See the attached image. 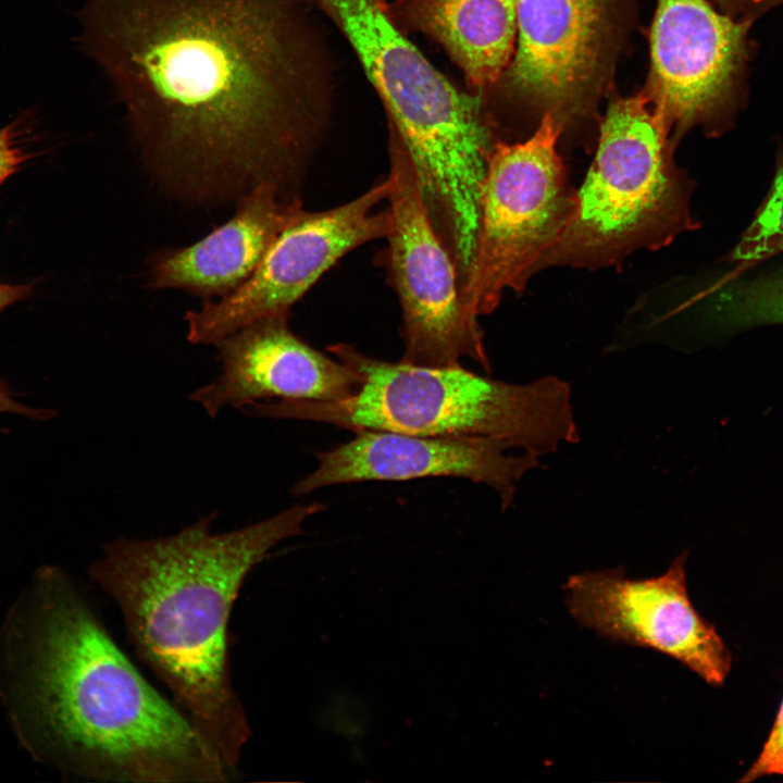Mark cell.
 <instances>
[{"instance_id": "9", "label": "cell", "mask_w": 783, "mask_h": 783, "mask_svg": "<svg viewBox=\"0 0 783 783\" xmlns=\"http://www.w3.org/2000/svg\"><path fill=\"white\" fill-rule=\"evenodd\" d=\"M388 177L387 264L402 313L400 361L453 368L469 358L489 374L478 318L463 303L453 261L432 225L411 161L393 135Z\"/></svg>"}, {"instance_id": "10", "label": "cell", "mask_w": 783, "mask_h": 783, "mask_svg": "<svg viewBox=\"0 0 783 783\" xmlns=\"http://www.w3.org/2000/svg\"><path fill=\"white\" fill-rule=\"evenodd\" d=\"M385 177L341 206L290 214L252 275L217 302L185 314L187 339L216 345L241 327L266 316L289 314L291 306L340 258L390 231L387 210L375 211L387 199Z\"/></svg>"}, {"instance_id": "22", "label": "cell", "mask_w": 783, "mask_h": 783, "mask_svg": "<svg viewBox=\"0 0 783 783\" xmlns=\"http://www.w3.org/2000/svg\"><path fill=\"white\" fill-rule=\"evenodd\" d=\"M723 12L736 16L748 17L756 21L759 17L758 0H713Z\"/></svg>"}, {"instance_id": "13", "label": "cell", "mask_w": 783, "mask_h": 783, "mask_svg": "<svg viewBox=\"0 0 783 783\" xmlns=\"http://www.w3.org/2000/svg\"><path fill=\"white\" fill-rule=\"evenodd\" d=\"M331 450L316 453L314 471L291 488L306 496L319 488L364 481L459 477L482 483L499 496L501 510L512 506L517 483L540 465L538 457L512 455L513 447L488 437L427 436L363 430Z\"/></svg>"}, {"instance_id": "1", "label": "cell", "mask_w": 783, "mask_h": 783, "mask_svg": "<svg viewBox=\"0 0 783 783\" xmlns=\"http://www.w3.org/2000/svg\"><path fill=\"white\" fill-rule=\"evenodd\" d=\"M78 46L146 161L187 195H287L316 132L298 0H86ZM291 196V195H290Z\"/></svg>"}, {"instance_id": "21", "label": "cell", "mask_w": 783, "mask_h": 783, "mask_svg": "<svg viewBox=\"0 0 783 783\" xmlns=\"http://www.w3.org/2000/svg\"><path fill=\"white\" fill-rule=\"evenodd\" d=\"M3 412L22 414L32 419H47L53 414L50 410L34 409L16 401L7 383L0 380V413Z\"/></svg>"}, {"instance_id": "24", "label": "cell", "mask_w": 783, "mask_h": 783, "mask_svg": "<svg viewBox=\"0 0 783 783\" xmlns=\"http://www.w3.org/2000/svg\"><path fill=\"white\" fill-rule=\"evenodd\" d=\"M783 0H761V8L762 12H767L768 10L778 7L779 4H782Z\"/></svg>"}, {"instance_id": "4", "label": "cell", "mask_w": 783, "mask_h": 783, "mask_svg": "<svg viewBox=\"0 0 783 783\" xmlns=\"http://www.w3.org/2000/svg\"><path fill=\"white\" fill-rule=\"evenodd\" d=\"M328 351L359 377L338 401L279 399L250 405L245 413L328 423L355 432L488 437L536 457L580 440L570 384L546 375L511 384L462 366L430 368L372 358L338 343Z\"/></svg>"}, {"instance_id": "19", "label": "cell", "mask_w": 783, "mask_h": 783, "mask_svg": "<svg viewBox=\"0 0 783 783\" xmlns=\"http://www.w3.org/2000/svg\"><path fill=\"white\" fill-rule=\"evenodd\" d=\"M773 774L783 775V699L759 756L739 782H751Z\"/></svg>"}, {"instance_id": "15", "label": "cell", "mask_w": 783, "mask_h": 783, "mask_svg": "<svg viewBox=\"0 0 783 783\" xmlns=\"http://www.w3.org/2000/svg\"><path fill=\"white\" fill-rule=\"evenodd\" d=\"M301 206L277 184L263 182L245 194L234 216L201 240L156 254L150 284L201 297H225L257 270L273 240Z\"/></svg>"}, {"instance_id": "2", "label": "cell", "mask_w": 783, "mask_h": 783, "mask_svg": "<svg viewBox=\"0 0 783 783\" xmlns=\"http://www.w3.org/2000/svg\"><path fill=\"white\" fill-rule=\"evenodd\" d=\"M0 644V695L34 756L99 781H226L189 718L145 680L61 570L36 575Z\"/></svg>"}, {"instance_id": "18", "label": "cell", "mask_w": 783, "mask_h": 783, "mask_svg": "<svg viewBox=\"0 0 783 783\" xmlns=\"http://www.w3.org/2000/svg\"><path fill=\"white\" fill-rule=\"evenodd\" d=\"M774 175L767 196L758 207L753 221L728 254L736 263V271L757 264L783 252V145L774 159Z\"/></svg>"}, {"instance_id": "17", "label": "cell", "mask_w": 783, "mask_h": 783, "mask_svg": "<svg viewBox=\"0 0 783 783\" xmlns=\"http://www.w3.org/2000/svg\"><path fill=\"white\" fill-rule=\"evenodd\" d=\"M709 296L711 312L723 326L783 324V266L747 278L730 274Z\"/></svg>"}, {"instance_id": "12", "label": "cell", "mask_w": 783, "mask_h": 783, "mask_svg": "<svg viewBox=\"0 0 783 783\" xmlns=\"http://www.w3.org/2000/svg\"><path fill=\"white\" fill-rule=\"evenodd\" d=\"M613 4L517 0V44L502 77L519 99L551 114L561 130L593 114L609 70Z\"/></svg>"}, {"instance_id": "3", "label": "cell", "mask_w": 783, "mask_h": 783, "mask_svg": "<svg viewBox=\"0 0 783 783\" xmlns=\"http://www.w3.org/2000/svg\"><path fill=\"white\" fill-rule=\"evenodd\" d=\"M323 509L296 505L224 533H213L212 513L172 535L116 538L89 568L120 609L138 656L227 769L251 735L231 674L233 606L251 570Z\"/></svg>"}, {"instance_id": "7", "label": "cell", "mask_w": 783, "mask_h": 783, "mask_svg": "<svg viewBox=\"0 0 783 783\" xmlns=\"http://www.w3.org/2000/svg\"><path fill=\"white\" fill-rule=\"evenodd\" d=\"M549 113L525 141L499 140L482 195L474 266L462 290L468 311L489 314L507 289L521 291L570 224L576 208Z\"/></svg>"}, {"instance_id": "20", "label": "cell", "mask_w": 783, "mask_h": 783, "mask_svg": "<svg viewBox=\"0 0 783 783\" xmlns=\"http://www.w3.org/2000/svg\"><path fill=\"white\" fill-rule=\"evenodd\" d=\"M24 133L17 120L0 128V185L30 158L22 147Z\"/></svg>"}, {"instance_id": "6", "label": "cell", "mask_w": 783, "mask_h": 783, "mask_svg": "<svg viewBox=\"0 0 783 783\" xmlns=\"http://www.w3.org/2000/svg\"><path fill=\"white\" fill-rule=\"evenodd\" d=\"M676 142L647 97L614 98L599 125L594 160L576 191L573 217L540 270H597L670 245L699 227L695 182L674 161Z\"/></svg>"}, {"instance_id": "5", "label": "cell", "mask_w": 783, "mask_h": 783, "mask_svg": "<svg viewBox=\"0 0 783 783\" xmlns=\"http://www.w3.org/2000/svg\"><path fill=\"white\" fill-rule=\"evenodd\" d=\"M353 49L406 150L442 239L480 228L490 157L500 140L478 95L453 86L401 33L385 0H314Z\"/></svg>"}, {"instance_id": "23", "label": "cell", "mask_w": 783, "mask_h": 783, "mask_svg": "<svg viewBox=\"0 0 783 783\" xmlns=\"http://www.w3.org/2000/svg\"><path fill=\"white\" fill-rule=\"evenodd\" d=\"M32 291L30 285L0 284V312L8 306L26 298Z\"/></svg>"}, {"instance_id": "8", "label": "cell", "mask_w": 783, "mask_h": 783, "mask_svg": "<svg viewBox=\"0 0 783 783\" xmlns=\"http://www.w3.org/2000/svg\"><path fill=\"white\" fill-rule=\"evenodd\" d=\"M754 22L708 0H657L644 95L676 144L694 126L710 137L733 127L747 100Z\"/></svg>"}, {"instance_id": "14", "label": "cell", "mask_w": 783, "mask_h": 783, "mask_svg": "<svg viewBox=\"0 0 783 783\" xmlns=\"http://www.w3.org/2000/svg\"><path fill=\"white\" fill-rule=\"evenodd\" d=\"M289 314L257 320L222 339L221 373L191 393L208 415L243 410L269 399L338 401L359 386L358 375L339 360L314 349L288 325Z\"/></svg>"}, {"instance_id": "11", "label": "cell", "mask_w": 783, "mask_h": 783, "mask_svg": "<svg viewBox=\"0 0 783 783\" xmlns=\"http://www.w3.org/2000/svg\"><path fill=\"white\" fill-rule=\"evenodd\" d=\"M687 552L658 576L631 579L623 568L572 574L562 586L572 618L612 643L649 648L681 662L706 683L723 685L731 654L693 606Z\"/></svg>"}, {"instance_id": "16", "label": "cell", "mask_w": 783, "mask_h": 783, "mask_svg": "<svg viewBox=\"0 0 783 783\" xmlns=\"http://www.w3.org/2000/svg\"><path fill=\"white\" fill-rule=\"evenodd\" d=\"M387 11L399 29L436 41L476 90L497 83L513 57L517 0H396Z\"/></svg>"}]
</instances>
